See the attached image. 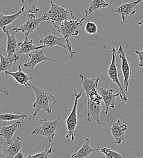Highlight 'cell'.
I'll use <instances>...</instances> for the list:
<instances>
[{"instance_id": "6da1fadb", "label": "cell", "mask_w": 143, "mask_h": 158, "mask_svg": "<svg viewBox=\"0 0 143 158\" xmlns=\"http://www.w3.org/2000/svg\"><path fill=\"white\" fill-rule=\"evenodd\" d=\"M29 87L34 89L36 98V102L32 105L34 108L33 116L34 117L37 116L40 111H43L48 114H50L52 113V109L50 108L49 103L51 102L56 104L57 102L56 97L41 88L33 86L31 83Z\"/></svg>"}, {"instance_id": "7a4b0ae2", "label": "cell", "mask_w": 143, "mask_h": 158, "mask_svg": "<svg viewBox=\"0 0 143 158\" xmlns=\"http://www.w3.org/2000/svg\"><path fill=\"white\" fill-rule=\"evenodd\" d=\"M51 8L49 11L43 14V21H51L56 27L62 21L67 20H75L74 12L68 9L65 5L56 4L51 1Z\"/></svg>"}, {"instance_id": "3957f363", "label": "cell", "mask_w": 143, "mask_h": 158, "mask_svg": "<svg viewBox=\"0 0 143 158\" xmlns=\"http://www.w3.org/2000/svg\"><path fill=\"white\" fill-rule=\"evenodd\" d=\"M61 116L53 120H47L46 118H40L37 120L40 122V125L37 127L32 131V135H41L48 139V142H53L56 136V131L61 125Z\"/></svg>"}, {"instance_id": "277c9868", "label": "cell", "mask_w": 143, "mask_h": 158, "mask_svg": "<svg viewBox=\"0 0 143 158\" xmlns=\"http://www.w3.org/2000/svg\"><path fill=\"white\" fill-rule=\"evenodd\" d=\"M85 16L81 20H65L56 27L58 32L61 34L62 37H65L70 44H72L69 39L72 37L78 36L79 34V28L88 16L86 12H85Z\"/></svg>"}, {"instance_id": "5b68a950", "label": "cell", "mask_w": 143, "mask_h": 158, "mask_svg": "<svg viewBox=\"0 0 143 158\" xmlns=\"http://www.w3.org/2000/svg\"><path fill=\"white\" fill-rule=\"evenodd\" d=\"M39 43L41 45L44 46L46 48H53L55 46L62 47L69 52L71 59H73L74 56L76 54V52L73 51L72 44H70L65 37H58L49 32L44 34L43 37L40 40Z\"/></svg>"}, {"instance_id": "8992f818", "label": "cell", "mask_w": 143, "mask_h": 158, "mask_svg": "<svg viewBox=\"0 0 143 158\" xmlns=\"http://www.w3.org/2000/svg\"><path fill=\"white\" fill-rule=\"evenodd\" d=\"M82 94L79 93L78 94H75V99L74 102V105L72 110L66 118L65 123L67 127V135L66 136V138L70 139L72 142H74L76 139L75 130L76 129L77 125L78 124V106L79 100L81 98Z\"/></svg>"}, {"instance_id": "52a82bcc", "label": "cell", "mask_w": 143, "mask_h": 158, "mask_svg": "<svg viewBox=\"0 0 143 158\" xmlns=\"http://www.w3.org/2000/svg\"><path fill=\"white\" fill-rule=\"evenodd\" d=\"M112 52V58L111 63L107 71V73L110 79L113 81V83H115L117 84V85L120 88V92L121 93V100L124 102H127L128 101V97L127 94V93L125 91L124 88L122 84L120 82V80L119 79V74H118V71L116 65V49L115 48H112L111 51Z\"/></svg>"}, {"instance_id": "ba28073f", "label": "cell", "mask_w": 143, "mask_h": 158, "mask_svg": "<svg viewBox=\"0 0 143 158\" xmlns=\"http://www.w3.org/2000/svg\"><path fill=\"white\" fill-rule=\"evenodd\" d=\"M23 147V139L17 137L11 143H0V158H15Z\"/></svg>"}, {"instance_id": "9c48e42d", "label": "cell", "mask_w": 143, "mask_h": 158, "mask_svg": "<svg viewBox=\"0 0 143 158\" xmlns=\"http://www.w3.org/2000/svg\"><path fill=\"white\" fill-rule=\"evenodd\" d=\"M118 53L120 59L121 60V70L124 77V88L128 97H129L128 89L131 80V69L130 64L127 57L126 52L121 44H120Z\"/></svg>"}, {"instance_id": "30bf717a", "label": "cell", "mask_w": 143, "mask_h": 158, "mask_svg": "<svg viewBox=\"0 0 143 158\" xmlns=\"http://www.w3.org/2000/svg\"><path fill=\"white\" fill-rule=\"evenodd\" d=\"M141 2V0H137L130 2H125L116 7L113 13H116L121 16V20L125 24L128 23L136 14L135 7Z\"/></svg>"}, {"instance_id": "8fae6325", "label": "cell", "mask_w": 143, "mask_h": 158, "mask_svg": "<svg viewBox=\"0 0 143 158\" xmlns=\"http://www.w3.org/2000/svg\"><path fill=\"white\" fill-rule=\"evenodd\" d=\"M44 48H43L39 49L34 50L30 52L28 54L30 59L26 63H24V67L29 71L34 69L38 64L44 61L48 60L53 62H56V60L48 57L46 56V53H48V52L45 51Z\"/></svg>"}, {"instance_id": "7c38bea8", "label": "cell", "mask_w": 143, "mask_h": 158, "mask_svg": "<svg viewBox=\"0 0 143 158\" xmlns=\"http://www.w3.org/2000/svg\"><path fill=\"white\" fill-rule=\"evenodd\" d=\"M2 31L7 35V44H6V53L7 57H13L17 54L16 50L19 46V40L17 38V34L19 32L14 27L8 28L4 27Z\"/></svg>"}, {"instance_id": "4fadbf2b", "label": "cell", "mask_w": 143, "mask_h": 158, "mask_svg": "<svg viewBox=\"0 0 143 158\" xmlns=\"http://www.w3.org/2000/svg\"><path fill=\"white\" fill-rule=\"evenodd\" d=\"M99 92L102 96L103 101L105 105V110L103 112L102 111V114L103 116H106L108 113L109 108H115L116 98L120 96V98H121V93L120 91L117 94H114V89L112 87H110L108 89H105L101 87L99 89Z\"/></svg>"}, {"instance_id": "5bb4252c", "label": "cell", "mask_w": 143, "mask_h": 158, "mask_svg": "<svg viewBox=\"0 0 143 158\" xmlns=\"http://www.w3.org/2000/svg\"><path fill=\"white\" fill-rule=\"evenodd\" d=\"M42 21H43V17L37 18L34 14L28 13L26 21L20 27H15L14 28L19 32H21L30 34L39 28Z\"/></svg>"}, {"instance_id": "9a60e30c", "label": "cell", "mask_w": 143, "mask_h": 158, "mask_svg": "<svg viewBox=\"0 0 143 158\" xmlns=\"http://www.w3.org/2000/svg\"><path fill=\"white\" fill-rule=\"evenodd\" d=\"M128 129V127L125 123L118 119L114 123L111 128V133L114 140L117 144H121L125 139V134Z\"/></svg>"}, {"instance_id": "2e32d148", "label": "cell", "mask_w": 143, "mask_h": 158, "mask_svg": "<svg viewBox=\"0 0 143 158\" xmlns=\"http://www.w3.org/2000/svg\"><path fill=\"white\" fill-rule=\"evenodd\" d=\"M87 109H88V118L86 121L85 122H81V123L86 124L88 123H90L91 121L92 118L93 119L96 121L99 125L101 124L105 125V123H103L100 120V116L101 114H102L101 111V105H98L91 101H90L89 104L87 105Z\"/></svg>"}, {"instance_id": "e0dca14e", "label": "cell", "mask_w": 143, "mask_h": 158, "mask_svg": "<svg viewBox=\"0 0 143 158\" xmlns=\"http://www.w3.org/2000/svg\"><path fill=\"white\" fill-rule=\"evenodd\" d=\"M79 78L81 80V83L82 84L83 90L86 94L87 105L89 104L90 98L89 93L93 89H97L98 87V84L101 79L99 77L95 78H88L82 74H79Z\"/></svg>"}, {"instance_id": "ac0fdd59", "label": "cell", "mask_w": 143, "mask_h": 158, "mask_svg": "<svg viewBox=\"0 0 143 158\" xmlns=\"http://www.w3.org/2000/svg\"><path fill=\"white\" fill-rule=\"evenodd\" d=\"M29 34H25L24 39L23 42L19 43V49L17 52V55L20 56L23 54H29L30 52L34 50L39 49L43 48H46L43 45L36 46L33 44V40L29 39Z\"/></svg>"}, {"instance_id": "d6986e66", "label": "cell", "mask_w": 143, "mask_h": 158, "mask_svg": "<svg viewBox=\"0 0 143 158\" xmlns=\"http://www.w3.org/2000/svg\"><path fill=\"white\" fill-rule=\"evenodd\" d=\"M22 123L23 122L19 120L14 122L10 125L2 127L1 128L0 136L5 139L8 143H11L15 133L21 127Z\"/></svg>"}, {"instance_id": "ffe728a7", "label": "cell", "mask_w": 143, "mask_h": 158, "mask_svg": "<svg viewBox=\"0 0 143 158\" xmlns=\"http://www.w3.org/2000/svg\"><path fill=\"white\" fill-rule=\"evenodd\" d=\"M21 66V64L19 65L18 71L16 72H10L9 71H4V73L6 74L12 76L19 84H20L21 85H23L26 87L29 86V85H30L29 81L32 79V77L29 76L25 73H24L22 71Z\"/></svg>"}, {"instance_id": "44dd1931", "label": "cell", "mask_w": 143, "mask_h": 158, "mask_svg": "<svg viewBox=\"0 0 143 158\" xmlns=\"http://www.w3.org/2000/svg\"><path fill=\"white\" fill-rule=\"evenodd\" d=\"M85 142L82 147L78 152L74 153L72 156V158H85L88 157L91 153L98 150L97 148H93L90 145L91 140L89 137H85Z\"/></svg>"}, {"instance_id": "7402d4cb", "label": "cell", "mask_w": 143, "mask_h": 158, "mask_svg": "<svg viewBox=\"0 0 143 158\" xmlns=\"http://www.w3.org/2000/svg\"><path fill=\"white\" fill-rule=\"evenodd\" d=\"M25 9H26V6H23L17 12L9 15H4L1 13L0 14L1 28H3L4 27H6L7 26L12 24L14 21H15L17 19H19L21 14H24Z\"/></svg>"}, {"instance_id": "603a6c76", "label": "cell", "mask_w": 143, "mask_h": 158, "mask_svg": "<svg viewBox=\"0 0 143 158\" xmlns=\"http://www.w3.org/2000/svg\"><path fill=\"white\" fill-rule=\"evenodd\" d=\"M20 59V56L15 54L13 57H5L2 54H0V72L2 73L6 71H8L12 68L13 63H16Z\"/></svg>"}, {"instance_id": "cb8c5ba5", "label": "cell", "mask_w": 143, "mask_h": 158, "mask_svg": "<svg viewBox=\"0 0 143 158\" xmlns=\"http://www.w3.org/2000/svg\"><path fill=\"white\" fill-rule=\"evenodd\" d=\"M108 5V3L106 2L105 0H92L90 3L88 9L85 12L89 15L95 11H98L107 7Z\"/></svg>"}, {"instance_id": "d4e9b609", "label": "cell", "mask_w": 143, "mask_h": 158, "mask_svg": "<svg viewBox=\"0 0 143 158\" xmlns=\"http://www.w3.org/2000/svg\"><path fill=\"white\" fill-rule=\"evenodd\" d=\"M27 118L26 114H11V113H4L0 114V119L3 121L4 123H6L7 121L12 120H21L23 122L24 119Z\"/></svg>"}, {"instance_id": "484cf974", "label": "cell", "mask_w": 143, "mask_h": 158, "mask_svg": "<svg viewBox=\"0 0 143 158\" xmlns=\"http://www.w3.org/2000/svg\"><path fill=\"white\" fill-rule=\"evenodd\" d=\"M22 3L25 4L29 8V13L38 14L40 9L37 7L38 0H22Z\"/></svg>"}, {"instance_id": "4316f807", "label": "cell", "mask_w": 143, "mask_h": 158, "mask_svg": "<svg viewBox=\"0 0 143 158\" xmlns=\"http://www.w3.org/2000/svg\"><path fill=\"white\" fill-rule=\"evenodd\" d=\"M89 98L90 101L101 105L103 98L97 89H93L89 93Z\"/></svg>"}, {"instance_id": "83f0119b", "label": "cell", "mask_w": 143, "mask_h": 158, "mask_svg": "<svg viewBox=\"0 0 143 158\" xmlns=\"http://www.w3.org/2000/svg\"><path fill=\"white\" fill-rule=\"evenodd\" d=\"M101 152L105 155L107 158H118L123 157V156L120 153L114 151L110 148L102 147L101 148Z\"/></svg>"}, {"instance_id": "f1b7e54d", "label": "cell", "mask_w": 143, "mask_h": 158, "mask_svg": "<svg viewBox=\"0 0 143 158\" xmlns=\"http://www.w3.org/2000/svg\"><path fill=\"white\" fill-rule=\"evenodd\" d=\"M52 153H53V148L51 147V148H46L43 152L37 153L33 155H32L31 153H29L27 156H26V158H48L50 156V155L52 154Z\"/></svg>"}, {"instance_id": "f546056e", "label": "cell", "mask_w": 143, "mask_h": 158, "mask_svg": "<svg viewBox=\"0 0 143 158\" xmlns=\"http://www.w3.org/2000/svg\"><path fill=\"white\" fill-rule=\"evenodd\" d=\"M85 30L87 34L90 35H95L98 32V28L96 23L90 20H88L85 24Z\"/></svg>"}, {"instance_id": "4dcf8cb0", "label": "cell", "mask_w": 143, "mask_h": 158, "mask_svg": "<svg viewBox=\"0 0 143 158\" xmlns=\"http://www.w3.org/2000/svg\"><path fill=\"white\" fill-rule=\"evenodd\" d=\"M135 53L138 55L139 58V63H138L139 66L143 68V49L142 51L135 50Z\"/></svg>"}, {"instance_id": "1f68e13d", "label": "cell", "mask_w": 143, "mask_h": 158, "mask_svg": "<svg viewBox=\"0 0 143 158\" xmlns=\"http://www.w3.org/2000/svg\"><path fill=\"white\" fill-rule=\"evenodd\" d=\"M25 156H24V155H23V153L21 152V151H20L15 156V158H24Z\"/></svg>"}, {"instance_id": "d6a6232c", "label": "cell", "mask_w": 143, "mask_h": 158, "mask_svg": "<svg viewBox=\"0 0 143 158\" xmlns=\"http://www.w3.org/2000/svg\"><path fill=\"white\" fill-rule=\"evenodd\" d=\"M138 24L140 26H143V20H141L138 23Z\"/></svg>"}, {"instance_id": "836d02e7", "label": "cell", "mask_w": 143, "mask_h": 158, "mask_svg": "<svg viewBox=\"0 0 143 158\" xmlns=\"http://www.w3.org/2000/svg\"><path fill=\"white\" fill-rule=\"evenodd\" d=\"M54 1H57V0H54Z\"/></svg>"}, {"instance_id": "e575fe53", "label": "cell", "mask_w": 143, "mask_h": 158, "mask_svg": "<svg viewBox=\"0 0 143 158\" xmlns=\"http://www.w3.org/2000/svg\"></svg>"}]
</instances>
